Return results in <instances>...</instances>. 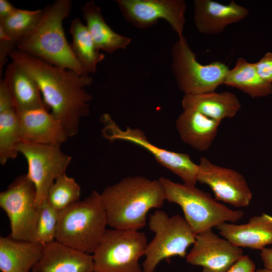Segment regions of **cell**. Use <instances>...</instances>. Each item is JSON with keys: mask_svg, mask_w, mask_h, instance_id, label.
Returning <instances> with one entry per match:
<instances>
[{"mask_svg": "<svg viewBox=\"0 0 272 272\" xmlns=\"http://www.w3.org/2000/svg\"><path fill=\"white\" fill-rule=\"evenodd\" d=\"M216 228L224 238L240 247L261 250L272 244V216L265 213L243 224L223 223Z\"/></svg>", "mask_w": 272, "mask_h": 272, "instance_id": "18", "label": "cell"}, {"mask_svg": "<svg viewBox=\"0 0 272 272\" xmlns=\"http://www.w3.org/2000/svg\"><path fill=\"white\" fill-rule=\"evenodd\" d=\"M159 180L166 200L181 207L184 218L195 235L224 222L235 223L244 215L243 211L229 208L195 185L175 182L163 177Z\"/></svg>", "mask_w": 272, "mask_h": 272, "instance_id": "5", "label": "cell"}, {"mask_svg": "<svg viewBox=\"0 0 272 272\" xmlns=\"http://www.w3.org/2000/svg\"><path fill=\"white\" fill-rule=\"evenodd\" d=\"M244 255L241 247L210 229L196 235L185 258L188 263L202 267V272H227Z\"/></svg>", "mask_w": 272, "mask_h": 272, "instance_id": "14", "label": "cell"}, {"mask_svg": "<svg viewBox=\"0 0 272 272\" xmlns=\"http://www.w3.org/2000/svg\"><path fill=\"white\" fill-rule=\"evenodd\" d=\"M16 9L8 1L0 0V20L8 17Z\"/></svg>", "mask_w": 272, "mask_h": 272, "instance_id": "32", "label": "cell"}, {"mask_svg": "<svg viewBox=\"0 0 272 272\" xmlns=\"http://www.w3.org/2000/svg\"><path fill=\"white\" fill-rule=\"evenodd\" d=\"M172 71L179 90L184 95H195L215 91L229 70L220 61L207 64L199 62L184 36L178 38L171 50Z\"/></svg>", "mask_w": 272, "mask_h": 272, "instance_id": "8", "label": "cell"}, {"mask_svg": "<svg viewBox=\"0 0 272 272\" xmlns=\"http://www.w3.org/2000/svg\"><path fill=\"white\" fill-rule=\"evenodd\" d=\"M108 225L100 193L95 190L59 212L55 240L93 254Z\"/></svg>", "mask_w": 272, "mask_h": 272, "instance_id": "4", "label": "cell"}, {"mask_svg": "<svg viewBox=\"0 0 272 272\" xmlns=\"http://www.w3.org/2000/svg\"><path fill=\"white\" fill-rule=\"evenodd\" d=\"M260 251V257L264 268L272 270V248L265 247Z\"/></svg>", "mask_w": 272, "mask_h": 272, "instance_id": "33", "label": "cell"}, {"mask_svg": "<svg viewBox=\"0 0 272 272\" xmlns=\"http://www.w3.org/2000/svg\"><path fill=\"white\" fill-rule=\"evenodd\" d=\"M44 12V9L34 11L17 9L8 17L0 20V26L17 47L19 42L36 27Z\"/></svg>", "mask_w": 272, "mask_h": 272, "instance_id": "27", "label": "cell"}, {"mask_svg": "<svg viewBox=\"0 0 272 272\" xmlns=\"http://www.w3.org/2000/svg\"><path fill=\"white\" fill-rule=\"evenodd\" d=\"M100 119L103 124L102 135L107 140L111 142L126 141L141 147L151 153L160 164L177 175L183 183L196 185L198 165L192 161L188 154L169 151L154 145L139 128L127 126L121 129L107 113L103 114Z\"/></svg>", "mask_w": 272, "mask_h": 272, "instance_id": "9", "label": "cell"}, {"mask_svg": "<svg viewBox=\"0 0 272 272\" xmlns=\"http://www.w3.org/2000/svg\"><path fill=\"white\" fill-rule=\"evenodd\" d=\"M148 225L155 235L146 249L143 272H154L164 259L173 256L186 257L187 249L194 243L196 235L184 217L178 215L169 216L157 210L150 215Z\"/></svg>", "mask_w": 272, "mask_h": 272, "instance_id": "6", "label": "cell"}, {"mask_svg": "<svg viewBox=\"0 0 272 272\" xmlns=\"http://www.w3.org/2000/svg\"><path fill=\"white\" fill-rule=\"evenodd\" d=\"M221 122L197 111L183 110L176 121V126L184 143L205 152L216 137Z\"/></svg>", "mask_w": 272, "mask_h": 272, "instance_id": "21", "label": "cell"}, {"mask_svg": "<svg viewBox=\"0 0 272 272\" xmlns=\"http://www.w3.org/2000/svg\"><path fill=\"white\" fill-rule=\"evenodd\" d=\"M17 113L21 142L61 146L69 138L61 122L45 108Z\"/></svg>", "mask_w": 272, "mask_h": 272, "instance_id": "15", "label": "cell"}, {"mask_svg": "<svg viewBox=\"0 0 272 272\" xmlns=\"http://www.w3.org/2000/svg\"><path fill=\"white\" fill-rule=\"evenodd\" d=\"M81 12L98 50L111 54L125 49L130 43L131 38L117 33L108 25L94 1L87 2L81 7Z\"/></svg>", "mask_w": 272, "mask_h": 272, "instance_id": "24", "label": "cell"}, {"mask_svg": "<svg viewBox=\"0 0 272 272\" xmlns=\"http://www.w3.org/2000/svg\"><path fill=\"white\" fill-rule=\"evenodd\" d=\"M181 105L183 110L197 111L220 121L234 117L241 108L237 96L228 91L184 95Z\"/></svg>", "mask_w": 272, "mask_h": 272, "instance_id": "22", "label": "cell"}, {"mask_svg": "<svg viewBox=\"0 0 272 272\" xmlns=\"http://www.w3.org/2000/svg\"><path fill=\"white\" fill-rule=\"evenodd\" d=\"M125 20L139 29L155 25L159 20L167 21L179 38L183 37L186 22V2L183 0H116Z\"/></svg>", "mask_w": 272, "mask_h": 272, "instance_id": "12", "label": "cell"}, {"mask_svg": "<svg viewBox=\"0 0 272 272\" xmlns=\"http://www.w3.org/2000/svg\"><path fill=\"white\" fill-rule=\"evenodd\" d=\"M16 149L27 160L28 168L26 174L35 187L36 205L39 208L45 200L54 181L65 173L72 157L61 150L60 145L21 142Z\"/></svg>", "mask_w": 272, "mask_h": 272, "instance_id": "11", "label": "cell"}, {"mask_svg": "<svg viewBox=\"0 0 272 272\" xmlns=\"http://www.w3.org/2000/svg\"><path fill=\"white\" fill-rule=\"evenodd\" d=\"M21 142L20 121L11 96L3 79L0 81V163L15 159L16 146Z\"/></svg>", "mask_w": 272, "mask_h": 272, "instance_id": "23", "label": "cell"}, {"mask_svg": "<svg viewBox=\"0 0 272 272\" xmlns=\"http://www.w3.org/2000/svg\"><path fill=\"white\" fill-rule=\"evenodd\" d=\"M72 7L71 0H57L46 6L37 25L19 42L17 49L54 66L89 76L75 55L63 28Z\"/></svg>", "mask_w": 272, "mask_h": 272, "instance_id": "3", "label": "cell"}, {"mask_svg": "<svg viewBox=\"0 0 272 272\" xmlns=\"http://www.w3.org/2000/svg\"><path fill=\"white\" fill-rule=\"evenodd\" d=\"M9 56L36 82L45 103L69 137L76 136L80 120L90 113L89 102L92 97L84 88L92 84V78L54 66L18 49Z\"/></svg>", "mask_w": 272, "mask_h": 272, "instance_id": "1", "label": "cell"}, {"mask_svg": "<svg viewBox=\"0 0 272 272\" xmlns=\"http://www.w3.org/2000/svg\"><path fill=\"white\" fill-rule=\"evenodd\" d=\"M255 264L247 255H244L227 272H254Z\"/></svg>", "mask_w": 272, "mask_h": 272, "instance_id": "31", "label": "cell"}, {"mask_svg": "<svg viewBox=\"0 0 272 272\" xmlns=\"http://www.w3.org/2000/svg\"><path fill=\"white\" fill-rule=\"evenodd\" d=\"M3 81L17 112L39 108L50 110L36 82L15 62L12 61L8 64Z\"/></svg>", "mask_w": 272, "mask_h": 272, "instance_id": "19", "label": "cell"}, {"mask_svg": "<svg viewBox=\"0 0 272 272\" xmlns=\"http://www.w3.org/2000/svg\"><path fill=\"white\" fill-rule=\"evenodd\" d=\"M81 187L65 173L58 177L50 186L45 200L58 212L80 200Z\"/></svg>", "mask_w": 272, "mask_h": 272, "instance_id": "28", "label": "cell"}, {"mask_svg": "<svg viewBox=\"0 0 272 272\" xmlns=\"http://www.w3.org/2000/svg\"><path fill=\"white\" fill-rule=\"evenodd\" d=\"M31 272H94L93 255L54 240L44 245Z\"/></svg>", "mask_w": 272, "mask_h": 272, "instance_id": "17", "label": "cell"}, {"mask_svg": "<svg viewBox=\"0 0 272 272\" xmlns=\"http://www.w3.org/2000/svg\"><path fill=\"white\" fill-rule=\"evenodd\" d=\"M108 225L113 229L139 230L145 227L147 214L161 208L166 200L159 180L144 176L124 178L107 186L100 193Z\"/></svg>", "mask_w": 272, "mask_h": 272, "instance_id": "2", "label": "cell"}, {"mask_svg": "<svg viewBox=\"0 0 272 272\" xmlns=\"http://www.w3.org/2000/svg\"><path fill=\"white\" fill-rule=\"evenodd\" d=\"M147 245L139 230L107 229L92 254L94 272H143L139 261Z\"/></svg>", "mask_w": 272, "mask_h": 272, "instance_id": "7", "label": "cell"}, {"mask_svg": "<svg viewBox=\"0 0 272 272\" xmlns=\"http://www.w3.org/2000/svg\"><path fill=\"white\" fill-rule=\"evenodd\" d=\"M69 32L73 38L71 46L77 59L89 74L95 73L105 55L96 48L86 25L76 18L71 22Z\"/></svg>", "mask_w": 272, "mask_h": 272, "instance_id": "26", "label": "cell"}, {"mask_svg": "<svg viewBox=\"0 0 272 272\" xmlns=\"http://www.w3.org/2000/svg\"><path fill=\"white\" fill-rule=\"evenodd\" d=\"M198 165L197 182L207 185L217 200L237 208L249 205L252 192L240 173L216 165L205 157L200 158Z\"/></svg>", "mask_w": 272, "mask_h": 272, "instance_id": "13", "label": "cell"}, {"mask_svg": "<svg viewBox=\"0 0 272 272\" xmlns=\"http://www.w3.org/2000/svg\"><path fill=\"white\" fill-rule=\"evenodd\" d=\"M59 212L45 200L39 207L34 241L43 245L55 240Z\"/></svg>", "mask_w": 272, "mask_h": 272, "instance_id": "29", "label": "cell"}, {"mask_svg": "<svg viewBox=\"0 0 272 272\" xmlns=\"http://www.w3.org/2000/svg\"><path fill=\"white\" fill-rule=\"evenodd\" d=\"M44 245L16 239L10 235L0 238V270L30 272L41 258Z\"/></svg>", "mask_w": 272, "mask_h": 272, "instance_id": "20", "label": "cell"}, {"mask_svg": "<svg viewBox=\"0 0 272 272\" xmlns=\"http://www.w3.org/2000/svg\"><path fill=\"white\" fill-rule=\"evenodd\" d=\"M258 74L265 82L272 84V52H267L255 62Z\"/></svg>", "mask_w": 272, "mask_h": 272, "instance_id": "30", "label": "cell"}, {"mask_svg": "<svg viewBox=\"0 0 272 272\" xmlns=\"http://www.w3.org/2000/svg\"><path fill=\"white\" fill-rule=\"evenodd\" d=\"M36 191L27 174L18 176L0 193V207L7 214L13 238L34 241L39 215Z\"/></svg>", "mask_w": 272, "mask_h": 272, "instance_id": "10", "label": "cell"}, {"mask_svg": "<svg viewBox=\"0 0 272 272\" xmlns=\"http://www.w3.org/2000/svg\"><path fill=\"white\" fill-rule=\"evenodd\" d=\"M193 10L195 26L199 32L206 35L221 33L228 25L244 19L249 12L233 0L227 5L212 0H194Z\"/></svg>", "mask_w": 272, "mask_h": 272, "instance_id": "16", "label": "cell"}, {"mask_svg": "<svg viewBox=\"0 0 272 272\" xmlns=\"http://www.w3.org/2000/svg\"><path fill=\"white\" fill-rule=\"evenodd\" d=\"M254 272H272V270L264 268H260L258 269H255Z\"/></svg>", "mask_w": 272, "mask_h": 272, "instance_id": "34", "label": "cell"}, {"mask_svg": "<svg viewBox=\"0 0 272 272\" xmlns=\"http://www.w3.org/2000/svg\"><path fill=\"white\" fill-rule=\"evenodd\" d=\"M224 84L238 89L253 98L272 94V84L261 78L255 62H249L242 57L237 59L233 69H229Z\"/></svg>", "mask_w": 272, "mask_h": 272, "instance_id": "25", "label": "cell"}]
</instances>
